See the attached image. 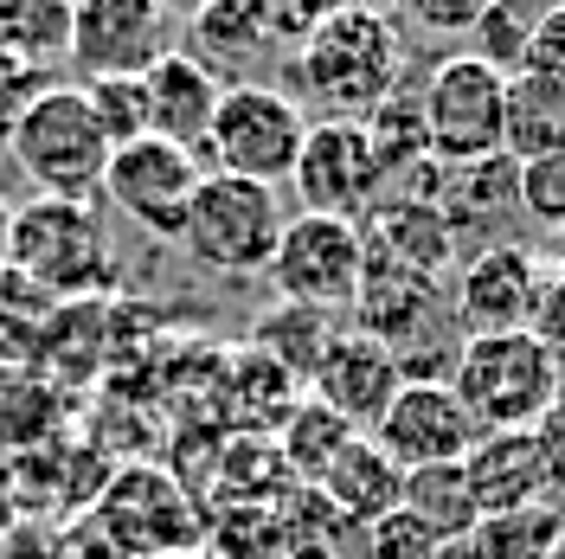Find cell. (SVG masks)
<instances>
[{
    "instance_id": "cell-38",
    "label": "cell",
    "mask_w": 565,
    "mask_h": 559,
    "mask_svg": "<svg viewBox=\"0 0 565 559\" xmlns=\"http://www.w3.org/2000/svg\"><path fill=\"white\" fill-rule=\"evenodd\" d=\"M154 7H161V13H174V20H193L200 7H212V0H154Z\"/></svg>"
},
{
    "instance_id": "cell-39",
    "label": "cell",
    "mask_w": 565,
    "mask_h": 559,
    "mask_svg": "<svg viewBox=\"0 0 565 559\" xmlns=\"http://www.w3.org/2000/svg\"><path fill=\"white\" fill-rule=\"evenodd\" d=\"M302 7H309V13H316V27H321V20H328V13H348V7H360V0H302Z\"/></svg>"
},
{
    "instance_id": "cell-18",
    "label": "cell",
    "mask_w": 565,
    "mask_h": 559,
    "mask_svg": "<svg viewBox=\"0 0 565 559\" xmlns=\"http://www.w3.org/2000/svg\"><path fill=\"white\" fill-rule=\"evenodd\" d=\"M360 239H366V257L398 264V271H418V277L444 283V271H457V232H450V219L430 200L386 193L380 207L360 219Z\"/></svg>"
},
{
    "instance_id": "cell-41",
    "label": "cell",
    "mask_w": 565,
    "mask_h": 559,
    "mask_svg": "<svg viewBox=\"0 0 565 559\" xmlns=\"http://www.w3.org/2000/svg\"><path fill=\"white\" fill-rule=\"evenodd\" d=\"M7 219H13V212L0 207V251H7Z\"/></svg>"
},
{
    "instance_id": "cell-7",
    "label": "cell",
    "mask_w": 565,
    "mask_h": 559,
    "mask_svg": "<svg viewBox=\"0 0 565 559\" xmlns=\"http://www.w3.org/2000/svg\"><path fill=\"white\" fill-rule=\"evenodd\" d=\"M282 193L277 187H257L238 175H206L186 225H180V245L186 257L212 271V277H264L270 271V251L282 239Z\"/></svg>"
},
{
    "instance_id": "cell-44",
    "label": "cell",
    "mask_w": 565,
    "mask_h": 559,
    "mask_svg": "<svg viewBox=\"0 0 565 559\" xmlns=\"http://www.w3.org/2000/svg\"><path fill=\"white\" fill-rule=\"evenodd\" d=\"M65 7H71V13H77V7H84V0H65Z\"/></svg>"
},
{
    "instance_id": "cell-26",
    "label": "cell",
    "mask_w": 565,
    "mask_h": 559,
    "mask_svg": "<svg viewBox=\"0 0 565 559\" xmlns=\"http://www.w3.org/2000/svg\"><path fill=\"white\" fill-rule=\"evenodd\" d=\"M398 508H412L444 547H462L476 521H482V508H476V489H469V476H462V463H437V470H405V502Z\"/></svg>"
},
{
    "instance_id": "cell-23",
    "label": "cell",
    "mask_w": 565,
    "mask_h": 559,
    "mask_svg": "<svg viewBox=\"0 0 565 559\" xmlns=\"http://www.w3.org/2000/svg\"><path fill=\"white\" fill-rule=\"evenodd\" d=\"M186 52L206 59L212 71H245V65H257V59H270L277 39L264 27L257 0H212V7H200V13L186 20Z\"/></svg>"
},
{
    "instance_id": "cell-6",
    "label": "cell",
    "mask_w": 565,
    "mask_h": 559,
    "mask_svg": "<svg viewBox=\"0 0 565 559\" xmlns=\"http://www.w3.org/2000/svg\"><path fill=\"white\" fill-rule=\"evenodd\" d=\"M309 123L316 116L277 84H225V97L212 109L206 148H200V168L206 175L257 180V187H282L296 175Z\"/></svg>"
},
{
    "instance_id": "cell-20",
    "label": "cell",
    "mask_w": 565,
    "mask_h": 559,
    "mask_svg": "<svg viewBox=\"0 0 565 559\" xmlns=\"http://www.w3.org/2000/svg\"><path fill=\"white\" fill-rule=\"evenodd\" d=\"M462 476L476 489V508L482 515H508V508H533L546 502V463H540V444L533 431H489L476 437V451L462 456Z\"/></svg>"
},
{
    "instance_id": "cell-3",
    "label": "cell",
    "mask_w": 565,
    "mask_h": 559,
    "mask_svg": "<svg viewBox=\"0 0 565 559\" xmlns=\"http://www.w3.org/2000/svg\"><path fill=\"white\" fill-rule=\"evenodd\" d=\"M348 315H353L348 328L373 335L405 367V380H450L462 328H457V309H450V289L437 277L366 257V277H360V296H353Z\"/></svg>"
},
{
    "instance_id": "cell-34",
    "label": "cell",
    "mask_w": 565,
    "mask_h": 559,
    "mask_svg": "<svg viewBox=\"0 0 565 559\" xmlns=\"http://www.w3.org/2000/svg\"><path fill=\"white\" fill-rule=\"evenodd\" d=\"M392 20H412L418 33H476L489 0H386Z\"/></svg>"
},
{
    "instance_id": "cell-10",
    "label": "cell",
    "mask_w": 565,
    "mask_h": 559,
    "mask_svg": "<svg viewBox=\"0 0 565 559\" xmlns=\"http://www.w3.org/2000/svg\"><path fill=\"white\" fill-rule=\"evenodd\" d=\"M289 187H296L302 212H328V219H353L360 225L392 193V168L353 116H321L302 136Z\"/></svg>"
},
{
    "instance_id": "cell-43",
    "label": "cell",
    "mask_w": 565,
    "mask_h": 559,
    "mask_svg": "<svg viewBox=\"0 0 565 559\" xmlns=\"http://www.w3.org/2000/svg\"><path fill=\"white\" fill-rule=\"evenodd\" d=\"M168 559H200V553H168Z\"/></svg>"
},
{
    "instance_id": "cell-16",
    "label": "cell",
    "mask_w": 565,
    "mask_h": 559,
    "mask_svg": "<svg viewBox=\"0 0 565 559\" xmlns=\"http://www.w3.org/2000/svg\"><path fill=\"white\" fill-rule=\"evenodd\" d=\"M398 386H405V367H398L373 335L341 328V341H334L328 360L316 367L309 392H316L328 412H341L353 431H373V424L386 419V405L398 399Z\"/></svg>"
},
{
    "instance_id": "cell-35",
    "label": "cell",
    "mask_w": 565,
    "mask_h": 559,
    "mask_svg": "<svg viewBox=\"0 0 565 559\" xmlns=\"http://www.w3.org/2000/svg\"><path fill=\"white\" fill-rule=\"evenodd\" d=\"M527 335L565 367V271H546V277H540V296H533V315H527Z\"/></svg>"
},
{
    "instance_id": "cell-42",
    "label": "cell",
    "mask_w": 565,
    "mask_h": 559,
    "mask_svg": "<svg viewBox=\"0 0 565 559\" xmlns=\"http://www.w3.org/2000/svg\"><path fill=\"white\" fill-rule=\"evenodd\" d=\"M0 161H7V129H0Z\"/></svg>"
},
{
    "instance_id": "cell-13",
    "label": "cell",
    "mask_w": 565,
    "mask_h": 559,
    "mask_svg": "<svg viewBox=\"0 0 565 559\" xmlns=\"http://www.w3.org/2000/svg\"><path fill=\"white\" fill-rule=\"evenodd\" d=\"M398 470H437V463H462L476 451V419L462 412V399L450 380H405L398 399L386 405V419L366 431Z\"/></svg>"
},
{
    "instance_id": "cell-1",
    "label": "cell",
    "mask_w": 565,
    "mask_h": 559,
    "mask_svg": "<svg viewBox=\"0 0 565 559\" xmlns=\"http://www.w3.org/2000/svg\"><path fill=\"white\" fill-rule=\"evenodd\" d=\"M296 104H316L321 116H366L405 84V39L386 7L360 0L348 13H328L316 33L289 52Z\"/></svg>"
},
{
    "instance_id": "cell-45",
    "label": "cell",
    "mask_w": 565,
    "mask_h": 559,
    "mask_svg": "<svg viewBox=\"0 0 565 559\" xmlns=\"http://www.w3.org/2000/svg\"><path fill=\"white\" fill-rule=\"evenodd\" d=\"M540 7H565V0H540Z\"/></svg>"
},
{
    "instance_id": "cell-15",
    "label": "cell",
    "mask_w": 565,
    "mask_h": 559,
    "mask_svg": "<svg viewBox=\"0 0 565 559\" xmlns=\"http://www.w3.org/2000/svg\"><path fill=\"white\" fill-rule=\"evenodd\" d=\"M104 521H109V540L122 534L141 559L186 553L200 540V515H193L186 489L161 470H122L116 489L104 495Z\"/></svg>"
},
{
    "instance_id": "cell-12",
    "label": "cell",
    "mask_w": 565,
    "mask_h": 559,
    "mask_svg": "<svg viewBox=\"0 0 565 559\" xmlns=\"http://www.w3.org/2000/svg\"><path fill=\"white\" fill-rule=\"evenodd\" d=\"M174 13H161L154 0H84L71 13V71H84V84L97 77H141L154 59H168Z\"/></svg>"
},
{
    "instance_id": "cell-27",
    "label": "cell",
    "mask_w": 565,
    "mask_h": 559,
    "mask_svg": "<svg viewBox=\"0 0 565 559\" xmlns=\"http://www.w3.org/2000/svg\"><path fill=\"white\" fill-rule=\"evenodd\" d=\"M353 437H360V431H353L341 412H328L316 392H302V399H296V412L277 424V456H282V470H289L296 483H316V476L348 451Z\"/></svg>"
},
{
    "instance_id": "cell-22",
    "label": "cell",
    "mask_w": 565,
    "mask_h": 559,
    "mask_svg": "<svg viewBox=\"0 0 565 559\" xmlns=\"http://www.w3.org/2000/svg\"><path fill=\"white\" fill-rule=\"evenodd\" d=\"M341 315H328V309H309V303H270V309L250 321V341L245 348H257L264 360H277L282 373H296V380L309 386L316 380V367L328 360V348L341 341Z\"/></svg>"
},
{
    "instance_id": "cell-30",
    "label": "cell",
    "mask_w": 565,
    "mask_h": 559,
    "mask_svg": "<svg viewBox=\"0 0 565 559\" xmlns=\"http://www.w3.org/2000/svg\"><path fill=\"white\" fill-rule=\"evenodd\" d=\"M533 20H540V0H489V13L476 20V59L482 65H494V71H521V59H527V39H533Z\"/></svg>"
},
{
    "instance_id": "cell-14",
    "label": "cell",
    "mask_w": 565,
    "mask_h": 559,
    "mask_svg": "<svg viewBox=\"0 0 565 559\" xmlns=\"http://www.w3.org/2000/svg\"><path fill=\"white\" fill-rule=\"evenodd\" d=\"M540 277H546V264H540L527 245H508V239L476 245L457 264V277H450L457 328L462 335H508V328H527Z\"/></svg>"
},
{
    "instance_id": "cell-24",
    "label": "cell",
    "mask_w": 565,
    "mask_h": 559,
    "mask_svg": "<svg viewBox=\"0 0 565 559\" xmlns=\"http://www.w3.org/2000/svg\"><path fill=\"white\" fill-rule=\"evenodd\" d=\"M501 155H514V161L565 155V84L540 77V71H514V77H508Z\"/></svg>"
},
{
    "instance_id": "cell-36",
    "label": "cell",
    "mask_w": 565,
    "mask_h": 559,
    "mask_svg": "<svg viewBox=\"0 0 565 559\" xmlns=\"http://www.w3.org/2000/svg\"><path fill=\"white\" fill-rule=\"evenodd\" d=\"M521 71H540V77L565 84V7H540V20H533V39H527V59H521Z\"/></svg>"
},
{
    "instance_id": "cell-31",
    "label": "cell",
    "mask_w": 565,
    "mask_h": 559,
    "mask_svg": "<svg viewBox=\"0 0 565 559\" xmlns=\"http://www.w3.org/2000/svg\"><path fill=\"white\" fill-rule=\"evenodd\" d=\"M84 97H90V109H97L109 148L148 136V97H141V77H97V84H84Z\"/></svg>"
},
{
    "instance_id": "cell-2",
    "label": "cell",
    "mask_w": 565,
    "mask_h": 559,
    "mask_svg": "<svg viewBox=\"0 0 565 559\" xmlns=\"http://www.w3.org/2000/svg\"><path fill=\"white\" fill-rule=\"evenodd\" d=\"M109 136L97 109L84 97V84H45L33 104L20 109V123L7 129V161L39 187V200H77L97 207L104 200V168H109Z\"/></svg>"
},
{
    "instance_id": "cell-21",
    "label": "cell",
    "mask_w": 565,
    "mask_h": 559,
    "mask_svg": "<svg viewBox=\"0 0 565 559\" xmlns=\"http://www.w3.org/2000/svg\"><path fill=\"white\" fill-rule=\"evenodd\" d=\"M437 212L450 219L457 239L462 232H494L508 212H521V161H514V155H489V161L444 168Z\"/></svg>"
},
{
    "instance_id": "cell-25",
    "label": "cell",
    "mask_w": 565,
    "mask_h": 559,
    "mask_svg": "<svg viewBox=\"0 0 565 559\" xmlns=\"http://www.w3.org/2000/svg\"><path fill=\"white\" fill-rule=\"evenodd\" d=\"M457 559H565V502H533L508 515H482L476 534L450 547Z\"/></svg>"
},
{
    "instance_id": "cell-46",
    "label": "cell",
    "mask_w": 565,
    "mask_h": 559,
    "mask_svg": "<svg viewBox=\"0 0 565 559\" xmlns=\"http://www.w3.org/2000/svg\"><path fill=\"white\" fill-rule=\"evenodd\" d=\"M0 52H7V45H0Z\"/></svg>"
},
{
    "instance_id": "cell-9",
    "label": "cell",
    "mask_w": 565,
    "mask_h": 559,
    "mask_svg": "<svg viewBox=\"0 0 565 559\" xmlns=\"http://www.w3.org/2000/svg\"><path fill=\"white\" fill-rule=\"evenodd\" d=\"M282 303H309V309L348 315L366 277V239L353 219H328V212H289L282 239L270 251V271Z\"/></svg>"
},
{
    "instance_id": "cell-11",
    "label": "cell",
    "mask_w": 565,
    "mask_h": 559,
    "mask_svg": "<svg viewBox=\"0 0 565 559\" xmlns=\"http://www.w3.org/2000/svg\"><path fill=\"white\" fill-rule=\"evenodd\" d=\"M200 180H206L200 155H186V148H174V141H161V136H141V141H122V148L109 155L104 200L122 212L129 225H141V232L180 239Z\"/></svg>"
},
{
    "instance_id": "cell-5",
    "label": "cell",
    "mask_w": 565,
    "mask_h": 559,
    "mask_svg": "<svg viewBox=\"0 0 565 559\" xmlns=\"http://www.w3.org/2000/svg\"><path fill=\"white\" fill-rule=\"evenodd\" d=\"M7 277H26L52 296H84L116 277V251L97 207L77 200H33L7 219V251H0Z\"/></svg>"
},
{
    "instance_id": "cell-8",
    "label": "cell",
    "mask_w": 565,
    "mask_h": 559,
    "mask_svg": "<svg viewBox=\"0 0 565 559\" xmlns=\"http://www.w3.org/2000/svg\"><path fill=\"white\" fill-rule=\"evenodd\" d=\"M424 109V148L430 161L462 168L501 155V123H508V71L482 65L476 52H450L418 77Z\"/></svg>"
},
{
    "instance_id": "cell-37",
    "label": "cell",
    "mask_w": 565,
    "mask_h": 559,
    "mask_svg": "<svg viewBox=\"0 0 565 559\" xmlns=\"http://www.w3.org/2000/svg\"><path fill=\"white\" fill-rule=\"evenodd\" d=\"M39 91H45V77H39L33 65H20L13 52H0V129H13L20 109L33 104Z\"/></svg>"
},
{
    "instance_id": "cell-40",
    "label": "cell",
    "mask_w": 565,
    "mask_h": 559,
    "mask_svg": "<svg viewBox=\"0 0 565 559\" xmlns=\"http://www.w3.org/2000/svg\"><path fill=\"white\" fill-rule=\"evenodd\" d=\"M553 271H565V225L553 232Z\"/></svg>"
},
{
    "instance_id": "cell-4",
    "label": "cell",
    "mask_w": 565,
    "mask_h": 559,
    "mask_svg": "<svg viewBox=\"0 0 565 559\" xmlns=\"http://www.w3.org/2000/svg\"><path fill=\"white\" fill-rule=\"evenodd\" d=\"M565 386V367L533 341L527 328L508 335H462L457 367H450V392L462 399V412L476 419V431H533L553 412Z\"/></svg>"
},
{
    "instance_id": "cell-33",
    "label": "cell",
    "mask_w": 565,
    "mask_h": 559,
    "mask_svg": "<svg viewBox=\"0 0 565 559\" xmlns=\"http://www.w3.org/2000/svg\"><path fill=\"white\" fill-rule=\"evenodd\" d=\"M521 212H527L533 225H546V232L565 225V155L521 161Z\"/></svg>"
},
{
    "instance_id": "cell-28",
    "label": "cell",
    "mask_w": 565,
    "mask_h": 559,
    "mask_svg": "<svg viewBox=\"0 0 565 559\" xmlns=\"http://www.w3.org/2000/svg\"><path fill=\"white\" fill-rule=\"evenodd\" d=\"M309 386L296 380V373H282L277 360H264L257 348H245L232 360V412L245 431H277L289 412H296V399H302Z\"/></svg>"
},
{
    "instance_id": "cell-17",
    "label": "cell",
    "mask_w": 565,
    "mask_h": 559,
    "mask_svg": "<svg viewBox=\"0 0 565 559\" xmlns=\"http://www.w3.org/2000/svg\"><path fill=\"white\" fill-rule=\"evenodd\" d=\"M141 97H148V136L200 155L206 129H212V109L225 97V77L206 59H193L186 45H174L168 59H154V65L141 71Z\"/></svg>"
},
{
    "instance_id": "cell-29",
    "label": "cell",
    "mask_w": 565,
    "mask_h": 559,
    "mask_svg": "<svg viewBox=\"0 0 565 559\" xmlns=\"http://www.w3.org/2000/svg\"><path fill=\"white\" fill-rule=\"evenodd\" d=\"M0 45L20 65H58L71 52V7L65 0H0Z\"/></svg>"
},
{
    "instance_id": "cell-19",
    "label": "cell",
    "mask_w": 565,
    "mask_h": 559,
    "mask_svg": "<svg viewBox=\"0 0 565 559\" xmlns=\"http://www.w3.org/2000/svg\"><path fill=\"white\" fill-rule=\"evenodd\" d=\"M309 489L334 508V521H341V527H373L380 515H392V508L405 502V470H398V463H392L366 431H360V437H353L328 470H321Z\"/></svg>"
},
{
    "instance_id": "cell-32",
    "label": "cell",
    "mask_w": 565,
    "mask_h": 559,
    "mask_svg": "<svg viewBox=\"0 0 565 559\" xmlns=\"http://www.w3.org/2000/svg\"><path fill=\"white\" fill-rule=\"evenodd\" d=\"M450 547L412 515V508H392L373 527H360V559H444Z\"/></svg>"
}]
</instances>
